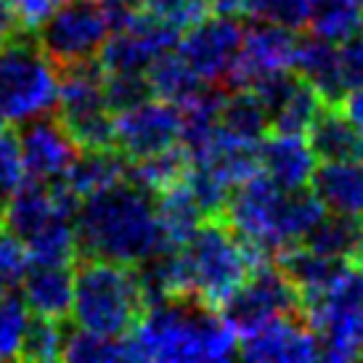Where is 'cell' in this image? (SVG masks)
<instances>
[{"mask_svg": "<svg viewBox=\"0 0 363 363\" xmlns=\"http://www.w3.org/2000/svg\"><path fill=\"white\" fill-rule=\"evenodd\" d=\"M125 350L130 361H228L239 355V340L220 308L172 294L143 311L125 334Z\"/></svg>", "mask_w": 363, "mask_h": 363, "instance_id": "6da1fadb", "label": "cell"}, {"mask_svg": "<svg viewBox=\"0 0 363 363\" xmlns=\"http://www.w3.org/2000/svg\"><path fill=\"white\" fill-rule=\"evenodd\" d=\"M77 257L138 265L167 247L157 196L133 181H120L82 199L77 218Z\"/></svg>", "mask_w": 363, "mask_h": 363, "instance_id": "7a4b0ae2", "label": "cell"}, {"mask_svg": "<svg viewBox=\"0 0 363 363\" xmlns=\"http://www.w3.org/2000/svg\"><path fill=\"white\" fill-rule=\"evenodd\" d=\"M146 311L133 265L77 257L72 318L82 329L125 337Z\"/></svg>", "mask_w": 363, "mask_h": 363, "instance_id": "3957f363", "label": "cell"}, {"mask_svg": "<svg viewBox=\"0 0 363 363\" xmlns=\"http://www.w3.org/2000/svg\"><path fill=\"white\" fill-rule=\"evenodd\" d=\"M59 101V69L43 53L38 32L13 30L0 45V122L21 125L51 114Z\"/></svg>", "mask_w": 363, "mask_h": 363, "instance_id": "277c9868", "label": "cell"}, {"mask_svg": "<svg viewBox=\"0 0 363 363\" xmlns=\"http://www.w3.org/2000/svg\"><path fill=\"white\" fill-rule=\"evenodd\" d=\"M183 292L220 308L228 294L250 276L252 265L242 239L223 218H207L178 250Z\"/></svg>", "mask_w": 363, "mask_h": 363, "instance_id": "5b68a950", "label": "cell"}, {"mask_svg": "<svg viewBox=\"0 0 363 363\" xmlns=\"http://www.w3.org/2000/svg\"><path fill=\"white\" fill-rule=\"evenodd\" d=\"M321 342V358H363V262H347L340 279L303 305Z\"/></svg>", "mask_w": 363, "mask_h": 363, "instance_id": "8992f818", "label": "cell"}, {"mask_svg": "<svg viewBox=\"0 0 363 363\" xmlns=\"http://www.w3.org/2000/svg\"><path fill=\"white\" fill-rule=\"evenodd\" d=\"M111 35V21L104 0H69L59 3L38 30L43 53L56 69L99 59Z\"/></svg>", "mask_w": 363, "mask_h": 363, "instance_id": "52a82bcc", "label": "cell"}, {"mask_svg": "<svg viewBox=\"0 0 363 363\" xmlns=\"http://www.w3.org/2000/svg\"><path fill=\"white\" fill-rule=\"evenodd\" d=\"M220 313L236 334H247L279 315L305 311L300 289L276 262H271L250 271V276L220 305Z\"/></svg>", "mask_w": 363, "mask_h": 363, "instance_id": "ba28073f", "label": "cell"}, {"mask_svg": "<svg viewBox=\"0 0 363 363\" xmlns=\"http://www.w3.org/2000/svg\"><path fill=\"white\" fill-rule=\"evenodd\" d=\"M181 143V109L164 99H149L114 114V149L130 162L146 160Z\"/></svg>", "mask_w": 363, "mask_h": 363, "instance_id": "9c48e42d", "label": "cell"}, {"mask_svg": "<svg viewBox=\"0 0 363 363\" xmlns=\"http://www.w3.org/2000/svg\"><path fill=\"white\" fill-rule=\"evenodd\" d=\"M242 38L244 27L239 24V19L215 13V19L207 16L186 32V38H181L178 43V53L202 82L225 88L242 48Z\"/></svg>", "mask_w": 363, "mask_h": 363, "instance_id": "30bf717a", "label": "cell"}, {"mask_svg": "<svg viewBox=\"0 0 363 363\" xmlns=\"http://www.w3.org/2000/svg\"><path fill=\"white\" fill-rule=\"evenodd\" d=\"M181 32L167 27L149 11H138L125 27L114 30L104 43L99 61L106 72H149L162 53L175 51Z\"/></svg>", "mask_w": 363, "mask_h": 363, "instance_id": "8fae6325", "label": "cell"}, {"mask_svg": "<svg viewBox=\"0 0 363 363\" xmlns=\"http://www.w3.org/2000/svg\"><path fill=\"white\" fill-rule=\"evenodd\" d=\"M297 35L289 27L273 24V21L257 19L255 24L244 27L242 48L233 64V72L225 88H252L265 77H273L279 72L292 69Z\"/></svg>", "mask_w": 363, "mask_h": 363, "instance_id": "7c38bea8", "label": "cell"}, {"mask_svg": "<svg viewBox=\"0 0 363 363\" xmlns=\"http://www.w3.org/2000/svg\"><path fill=\"white\" fill-rule=\"evenodd\" d=\"M239 355L247 361L303 363L321 358V342L305 313H289L242 334Z\"/></svg>", "mask_w": 363, "mask_h": 363, "instance_id": "4fadbf2b", "label": "cell"}, {"mask_svg": "<svg viewBox=\"0 0 363 363\" xmlns=\"http://www.w3.org/2000/svg\"><path fill=\"white\" fill-rule=\"evenodd\" d=\"M19 143L24 154L27 178L35 181H59L69 172L72 162L77 160L80 146L64 128L56 114H43L19 125Z\"/></svg>", "mask_w": 363, "mask_h": 363, "instance_id": "5bb4252c", "label": "cell"}, {"mask_svg": "<svg viewBox=\"0 0 363 363\" xmlns=\"http://www.w3.org/2000/svg\"><path fill=\"white\" fill-rule=\"evenodd\" d=\"M252 91H257L268 109L271 130L279 133H308L315 114L323 106L318 91L294 69L265 77L252 85Z\"/></svg>", "mask_w": 363, "mask_h": 363, "instance_id": "9a60e30c", "label": "cell"}, {"mask_svg": "<svg viewBox=\"0 0 363 363\" xmlns=\"http://www.w3.org/2000/svg\"><path fill=\"white\" fill-rule=\"evenodd\" d=\"M260 172L281 189H305L315 172V154L305 133H279L265 135L257 146Z\"/></svg>", "mask_w": 363, "mask_h": 363, "instance_id": "2e32d148", "label": "cell"}, {"mask_svg": "<svg viewBox=\"0 0 363 363\" xmlns=\"http://www.w3.org/2000/svg\"><path fill=\"white\" fill-rule=\"evenodd\" d=\"M19 289L35 315L64 321L74 300V262H32Z\"/></svg>", "mask_w": 363, "mask_h": 363, "instance_id": "e0dca14e", "label": "cell"}, {"mask_svg": "<svg viewBox=\"0 0 363 363\" xmlns=\"http://www.w3.org/2000/svg\"><path fill=\"white\" fill-rule=\"evenodd\" d=\"M311 189L326 212L363 218V160L321 162L313 172Z\"/></svg>", "mask_w": 363, "mask_h": 363, "instance_id": "ac0fdd59", "label": "cell"}, {"mask_svg": "<svg viewBox=\"0 0 363 363\" xmlns=\"http://www.w3.org/2000/svg\"><path fill=\"white\" fill-rule=\"evenodd\" d=\"M292 69L311 82L318 91L323 104H342L347 91L342 85V74H340V53H337V43L326 40L321 35H303L297 38V48H294Z\"/></svg>", "mask_w": 363, "mask_h": 363, "instance_id": "d6986e66", "label": "cell"}, {"mask_svg": "<svg viewBox=\"0 0 363 363\" xmlns=\"http://www.w3.org/2000/svg\"><path fill=\"white\" fill-rule=\"evenodd\" d=\"M308 143L321 162L363 160V133L347 117L342 104H323L308 128Z\"/></svg>", "mask_w": 363, "mask_h": 363, "instance_id": "ffe728a7", "label": "cell"}, {"mask_svg": "<svg viewBox=\"0 0 363 363\" xmlns=\"http://www.w3.org/2000/svg\"><path fill=\"white\" fill-rule=\"evenodd\" d=\"M276 265L294 281V286L303 294V305H305V300L326 292L340 279V273L347 268V260L323 257V255L308 250L303 242H297L284 247L281 252H279V257H276Z\"/></svg>", "mask_w": 363, "mask_h": 363, "instance_id": "44dd1931", "label": "cell"}, {"mask_svg": "<svg viewBox=\"0 0 363 363\" xmlns=\"http://www.w3.org/2000/svg\"><path fill=\"white\" fill-rule=\"evenodd\" d=\"M128 164H130V160L114 146H109V149H80L77 160L72 162L69 172L64 175V181L80 199H88L91 194L125 181Z\"/></svg>", "mask_w": 363, "mask_h": 363, "instance_id": "7402d4cb", "label": "cell"}, {"mask_svg": "<svg viewBox=\"0 0 363 363\" xmlns=\"http://www.w3.org/2000/svg\"><path fill=\"white\" fill-rule=\"evenodd\" d=\"M303 244L332 260L358 262L363 255V218L323 212V218L305 233Z\"/></svg>", "mask_w": 363, "mask_h": 363, "instance_id": "603a6c76", "label": "cell"}, {"mask_svg": "<svg viewBox=\"0 0 363 363\" xmlns=\"http://www.w3.org/2000/svg\"><path fill=\"white\" fill-rule=\"evenodd\" d=\"M157 212H160V225L164 233V242L172 250H181L183 244L199 231V225L207 220L199 202L194 199L191 189L186 181L170 186L167 191L157 194Z\"/></svg>", "mask_w": 363, "mask_h": 363, "instance_id": "cb8c5ba5", "label": "cell"}, {"mask_svg": "<svg viewBox=\"0 0 363 363\" xmlns=\"http://www.w3.org/2000/svg\"><path fill=\"white\" fill-rule=\"evenodd\" d=\"M220 128L242 141L260 143L271 130V117L257 91L233 88V93H225L220 109Z\"/></svg>", "mask_w": 363, "mask_h": 363, "instance_id": "d4e9b609", "label": "cell"}, {"mask_svg": "<svg viewBox=\"0 0 363 363\" xmlns=\"http://www.w3.org/2000/svg\"><path fill=\"white\" fill-rule=\"evenodd\" d=\"M189 164H191V157L178 143L167 152L130 162L128 164V181L138 183L141 189H146L149 194L157 196V194L167 191L175 183H181L186 178V172H189Z\"/></svg>", "mask_w": 363, "mask_h": 363, "instance_id": "484cf974", "label": "cell"}, {"mask_svg": "<svg viewBox=\"0 0 363 363\" xmlns=\"http://www.w3.org/2000/svg\"><path fill=\"white\" fill-rule=\"evenodd\" d=\"M146 74H149L154 96L175 104V106H181L189 96H194V93L204 85V82L191 72V67L183 61V56L178 53V48H175V51L162 53L160 59L149 67Z\"/></svg>", "mask_w": 363, "mask_h": 363, "instance_id": "4316f807", "label": "cell"}, {"mask_svg": "<svg viewBox=\"0 0 363 363\" xmlns=\"http://www.w3.org/2000/svg\"><path fill=\"white\" fill-rule=\"evenodd\" d=\"M308 27L311 32L334 43L350 38L363 27L361 0H315Z\"/></svg>", "mask_w": 363, "mask_h": 363, "instance_id": "83f0119b", "label": "cell"}, {"mask_svg": "<svg viewBox=\"0 0 363 363\" xmlns=\"http://www.w3.org/2000/svg\"><path fill=\"white\" fill-rule=\"evenodd\" d=\"M64 361L72 363H111L125 361L128 350H125V337H109V334H99L91 329H67L64 337Z\"/></svg>", "mask_w": 363, "mask_h": 363, "instance_id": "f1b7e54d", "label": "cell"}, {"mask_svg": "<svg viewBox=\"0 0 363 363\" xmlns=\"http://www.w3.org/2000/svg\"><path fill=\"white\" fill-rule=\"evenodd\" d=\"M32 262H74L77 260V231L74 218H53L45 228L27 239Z\"/></svg>", "mask_w": 363, "mask_h": 363, "instance_id": "f546056e", "label": "cell"}, {"mask_svg": "<svg viewBox=\"0 0 363 363\" xmlns=\"http://www.w3.org/2000/svg\"><path fill=\"white\" fill-rule=\"evenodd\" d=\"M64 337H67V323L48 315H30L24 342H21L19 358L21 361H59L64 353Z\"/></svg>", "mask_w": 363, "mask_h": 363, "instance_id": "4dcf8cb0", "label": "cell"}, {"mask_svg": "<svg viewBox=\"0 0 363 363\" xmlns=\"http://www.w3.org/2000/svg\"><path fill=\"white\" fill-rule=\"evenodd\" d=\"M30 313L32 311L30 305L24 303L21 289H11L0 297V361L19 358Z\"/></svg>", "mask_w": 363, "mask_h": 363, "instance_id": "1f68e13d", "label": "cell"}, {"mask_svg": "<svg viewBox=\"0 0 363 363\" xmlns=\"http://www.w3.org/2000/svg\"><path fill=\"white\" fill-rule=\"evenodd\" d=\"M104 99L114 114L149 101L154 99L149 74L146 72H106L104 74Z\"/></svg>", "mask_w": 363, "mask_h": 363, "instance_id": "d6a6232c", "label": "cell"}, {"mask_svg": "<svg viewBox=\"0 0 363 363\" xmlns=\"http://www.w3.org/2000/svg\"><path fill=\"white\" fill-rule=\"evenodd\" d=\"M24 181H27V167H24L19 133L0 128V220H3V210L9 204L11 194Z\"/></svg>", "mask_w": 363, "mask_h": 363, "instance_id": "836d02e7", "label": "cell"}, {"mask_svg": "<svg viewBox=\"0 0 363 363\" xmlns=\"http://www.w3.org/2000/svg\"><path fill=\"white\" fill-rule=\"evenodd\" d=\"M146 11L178 32H189L212 13L210 0H146Z\"/></svg>", "mask_w": 363, "mask_h": 363, "instance_id": "e575fe53", "label": "cell"}, {"mask_svg": "<svg viewBox=\"0 0 363 363\" xmlns=\"http://www.w3.org/2000/svg\"><path fill=\"white\" fill-rule=\"evenodd\" d=\"M315 0H250V13L255 19L273 21L289 30H303L311 21Z\"/></svg>", "mask_w": 363, "mask_h": 363, "instance_id": "d590c367", "label": "cell"}, {"mask_svg": "<svg viewBox=\"0 0 363 363\" xmlns=\"http://www.w3.org/2000/svg\"><path fill=\"white\" fill-rule=\"evenodd\" d=\"M32 265L30 250L24 239H19L16 233H11L9 228H0V286L6 289H19L21 279L27 268Z\"/></svg>", "mask_w": 363, "mask_h": 363, "instance_id": "8d00e7d4", "label": "cell"}, {"mask_svg": "<svg viewBox=\"0 0 363 363\" xmlns=\"http://www.w3.org/2000/svg\"><path fill=\"white\" fill-rule=\"evenodd\" d=\"M340 74H342L345 91L350 93L363 85V32H355L350 38L340 40Z\"/></svg>", "mask_w": 363, "mask_h": 363, "instance_id": "74e56055", "label": "cell"}, {"mask_svg": "<svg viewBox=\"0 0 363 363\" xmlns=\"http://www.w3.org/2000/svg\"><path fill=\"white\" fill-rule=\"evenodd\" d=\"M6 3H9L16 30L24 32H38L43 21L48 19L51 11L56 9L53 0H6Z\"/></svg>", "mask_w": 363, "mask_h": 363, "instance_id": "f35d334b", "label": "cell"}, {"mask_svg": "<svg viewBox=\"0 0 363 363\" xmlns=\"http://www.w3.org/2000/svg\"><path fill=\"white\" fill-rule=\"evenodd\" d=\"M210 9L218 16H233V19H239L244 13H250V0H210Z\"/></svg>", "mask_w": 363, "mask_h": 363, "instance_id": "ab89813d", "label": "cell"}, {"mask_svg": "<svg viewBox=\"0 0 363 363\" xmlns=\"http://www.w3.org/2000/svg\"><path fill=\"white\" fill-rule=\"evenodd\" d=\"M342 109L347 111V117L355 122V128L363 133V85L345 96Z\"/></svg>", "mask_w": 363, "mask_h": 363, "instance_id": "60d3db41", "label": "cell"}, {"mask_svg": "<svg viewBox=\"0 0 363 363\" xmlns=\"http://www.w3.org/2000/svg\"><path fill=\"white\" fill-rule=\"evenodd\" d=\"M120 3L130 6V9H143V6H146V0H120Z\"/></svg>", "mask_w": 363, "mask_h": 363, "instance_id": "b9f144b4", "label": "cell"}, {"mask_svg": "<svg viewBox=\"0 0 363 363\" xmlns=\"http://www.w3.org/2000/svg\"><path fill=\"white\" fill-rule=\"evenodd\" d=\"M53 3H56V6H59V3H69V0H53Z\"/></svg>", "mask_w": 363, "mask_h": 363, "instance_id": "7bdbcfd3", "label": "cell"}, {"mask_svg": "<svg viewBox=\"0 0 363 363\" xmlns=\"http://www.w3.org/2000/svg\"><path fill=\"white\" fill-rule=\"evenodd\" d=\"M0 128H6V125H3V122H0Z\"/></svg>", "mask_w": 363, "mask_h": 363, "instance_id": "ee69618b", "label": "cell"}, {"mask_svg": "<svg viewBox=\"0 0 363 363\" xmlns=\"http://www.w3.org/2000/svg\"><path fill=\"white\" fill-rule=\"evenodd\" d=\"M0 228H3V220H0Z\"/></svg>", "mask_w": 363, "mask_h": 363, "instance_id": "f6af8a7d", "label": "cell"}, {"mask_svg": "<svg viewBox=\"0 0 363 363\" xmlns=\"http://www.w3.org/2000/svg\"><path fill=\"white\" fill-rule=\"evenodd\" d=\"M361 6H363V0H361Z\"/></svg>", "mask_w": 363, "mask_h": 363, "instance_id": "bcb514c9", "label": "cell"}]
</instances>
